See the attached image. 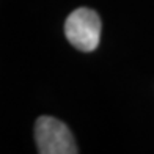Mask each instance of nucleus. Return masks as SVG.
<instances>
[{"instance_id": "2", "label": "nucleus", "mask_w": 154, "mask_h": 154, "mask_svg": "<svg viewBox=\"0 0 154 154\" xmlns=\"http://www.w3.org/2000/svg\"><path fill=\"white\" fill-rule=\"evenodd\" d=\"M66 39L82 52H93L101 39V17L94 10L77 8L65 22Z\"/></svg>"}, {"instance_id": "1", "label": "nucleus", "mask_w": 154, "mask_h": 154, "mask_svg": "<svg viewBox=\"0 0 154 154\" xmlns=\"http://www.w3.org/2000/svg\"><path fill=\"white\" fill-rule=\"evenodd\" d=\"M35 142L39 154L79 152L69 128L54 116H39L35 123Z\"/></svg>"}]
</instances>
